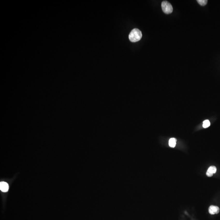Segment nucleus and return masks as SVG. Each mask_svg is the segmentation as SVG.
Listing matches in <instances>:
<instances>
[{
	"mask_svg": "<svg viewBox=\"0 0 220 220\" xmlns=\"http://www.w3.org/2000/svg\"><path fill=\"white\" fill-rule=\"evenodd\" d=\"M142 36V32L138 29L132 30L129 35V39L132 42H136L140 40Z\"/></svg>",
	"mask_w": 220,
	"mask_h": 220,
	"instance_id": "obj_1",
	"label": "nucleus"
},
{
	"mask_svg": "<svg viewBox=\"0 0 220 220\" xmlns=\"http://www.w3.org/2000/svg\"><path fill=\"white\" fill-rule=\"evenodd\" d=\"M162 10L164 13L170 14L173 12V8L171 4L167 1H163L162 3Z\"/></svg>",
	"mask_w": 220,
	"mask_h": 220,
	"instance_id": "obj_2",
	"label": "nucleus"
},
{
	"mask_svg": "<svg viewBox=\"0 0 220 220\" xmlns=\"http://www.w3.org/2000/svg\"><path fill=\"white\" fill-rule=\"evenodd\" d=\"M219 211L220 209L216 206L212 205L209 208V212L210 213V214L212 215L219 213Z\"/></svg>",
	"mask_w": 220,
	"mask_h": 220,
	"instance_id": "obj_3",
	"label": "nucleus"
},
{
	"mask_svg": "<svg viewBox=\"0 0 220 220\" xmlns=\"http://www.w3.org/2000/svg\"><path fill=\"white\" fill-rule=\"evenodd\" d=\"M216 167L215 166H211L208 170L206 172V175L208 177H211L213 176L214 174H215L216 172Z\"/></svg>",
	"mask_w": 220,
	"mask_h": 220,
	"instance_id": "obj_4",
	"label": "nucleus"
},
{
	"mask_svg": "<svg viewBox=\"0 0 220 220\" xmlns=\"http://www.w3.org/2000/svg\"><path fill=\"white\" fill-rule=\"evenodd\" d=\"M0 189L3 192H7L9 189V185L6 182L0 183Z\"/></svg>",
	"mask_w": 220,
	"mask_h": 220,
	"instance_id": "obj_5",
	"label": "nucleus"
},
{
	"mask_svg": "<svg viewBox=\"0 0 220 220\" xmlns=\"http://www.w3.org/2000/svg\"><path fill=\"white\" fill-rule=\"evenodd\" d=\"M177 140L175 138H172L170 139L169 141V145L171 148L175 147L176 145Z\"/></svg>",
	"mask_w": 220,
	"mask_h": 220,
	"instance_id": "obj_6",
	"label": "nucleus"
},
{
	"mask_svg": "<svg viewBox=\"0 0 220 220\" xmlns=\"http://www.w3.org/2000/svg\"><path fill=\"white\" fill-rule=\"evenodd\" d=\"M210 125V123L208 120H206L203 122V126L204 128H207Z\"/></svg>",
	"mask_w": 220,
	"mask_h": 220,
	"instance_id": "obj_7",
	"label": "nucleus"
},
{
	"mask_svg": "<svg viewBox=\"0 0 220 220\" xmlns=\"http://www.w3.org/2000/svg\"><path fill=\"white\" fill-rule=\"evenodd\" d=\"M197 1L201 6H205L208 3V1L207 0H198Z\"/></svg>",
	"mask_w": 220,
	"mask_h": 220,
	"instance_id": "obj_8",
	"label": "nucleus"
}]
</instances>
